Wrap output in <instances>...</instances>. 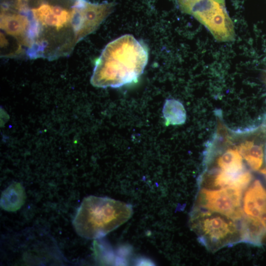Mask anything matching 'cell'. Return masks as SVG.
Instances as JSON below:
<instances>
[{"instance_id":"obj_13","label":"cell","mask_w":266,"mask_h":266,"mask_svg":"<svg viewBox=\"0 0 266 266\" xmlns=\"http://www.w3.org/2000/svg\"><path fill=\"white\" fill-rule=\"evenodd\" d=\"M136 264L137 265H154L153 263L150 260H149L147 259L146 258H140L139 260H138V262L136 263Z\"/></svg>"},{"instance_id":"obj_4","label":"cell","mask_w":266,"mask_h":266,"mask_svg":"<svg viewBox=\"0 0 266 266\" xmlns=\"http://www.w3.org/2000/svg\"><path fill=\"white\" fill-rule=\"evenodd\" d=\"M219 213L200 212L191 218L192 228L206 246L218 248L229 243L237 233L231 218Z\"/></svg>"},{"instance_id":"obj_6","label":"cell","mask_w":266,"mask_h":266,"mask_svg":"<svg viewBox=\"0 0 266 266\" xmlns=\"http://www.w3.org/2000/svg\"><path fill=\"white\" fill-rule=\"evenodd\" d=\"M243 209L249 217L259 219L266 213V189L259 180H255L246 192Z\"/></svg>"},{"instance_id":"obj_3","label":"cell","mask_w":266,"mask_h":266,"mask_svg":"<svg viewBox=\"0 0 266 266\" xmlns=\"http://www.w3.org/2000/svg\"><path fill=\"white\" fill-rule=\"evenodd\" d=\"M132 214L130 204L108 198L90 196L83 200L73 226L80 236L97 239L125 223Z\"/></svg>"},{"instance_id":"obj_8","label":"cell","mask_w":266,"mask_h":266,"mask_svg":"<svg viewBox=\"0 0 266 266\" xmlns=\"http://www.w3.org/2000/svg\"><path fill=\"white\" fill-rule=\"evenodd\" d=\"M252 178L251 173L246 169L237 173L222 171L214 177L212 182L216 187L242 190L248 186Z\"/></svg>"},{"instance_id":"obj_12","label":"cell","mask_w":266,"mask_h":266,"mask_svg":"<svg viewBox=\"0 0 266 266\" xmlns=\"http://www.w3.org/2000/svg\"><path fill=\"white\" fill-rule=\"evenodd\" d=\"M218 166L222 171L237 173L245 170L242 158L236 149H230L226 151L217 159Z\"/></svg>"},{"instance_id":"obj_2","label":"cell","mask_w":266,"mask_h":266,"mask_svg":"<svg viewBox=\"0 0 266 266\" xmlns=\"http://www.w3.org/2000/svg\"><path fill=\"white\" fill-rule=\"evenodd\" d=\"M146 46L131 34L108 43L95 62L91 83L96 87L116 88L136 80L147 64Z\"/></svg>"},{"instance_id":"obj_5","label":"cell","mask_w":266,"mask_h":266,"mask_svg":"<svg viewBox=\"0 0 266 266\" xmlns=\"http://www.w3.org/2000/svg\"><path fill=\"white\" fill-rule=\"evenodd\" d=\"M241 191L233 188H223L216 190L202 189L199 194L198 202L201 207L232 219H238L242 215Z\"/></svg>"},{"instance_id":"obj_14","label":"cell","mask_w":266,"mask_h":266,"mask_svg":"<svg viewBox=\"0 0 266 266\" xmlns=\"http://www.w3.org/2000/svg\"></svg>"},{"instance_id":"obj_9","label":"cell","mask_w":266,"mask_h":266,"mask_svg":"<svg viewBox=\"0 0 266 266\" xmlns=\"http://www.w3.org/2000/svg\"><path fill=\"white\" fill-rule=\"evenodd\" d=\"M266 235V230L259 219L248 216L243 220L241 236L244 241L260 245Z\"/></svg>"},{"instance_id":"obj_1","label":"cell","mask_w":266,"mask_h":266,"mask_svg":"<svg viewBox=\"0 0 266 266\" xmlns=\"http://www.w3.org/2000/svg\"><path fill=\"white\" fill-rule=\"evenodd\" d=\"M113 2L87 0H0V56L67 57L113 11Z\"/></svg>"},{"instance_id":"obj_10","label":"cell","mask_w":266,"mask_h":266,"mask_svg":"<svg viewBox=\"0 0 266 266\" xmlns=\"http://www.w3.org/2000/svg\"><path fill=\"white\" fill-rule=\"evenodd\" d=\"M238 151L251 168L254 170L260 168L264 158L262 145L255 144L251 140H247L239 145Z\"/></svg>"},{"instance_id":"obj_7","label":"cell","mask_w":266,"mask_h":266,"mask_svg":"<svg viewBox=\"0 0 266 266\" xmlns=\"http://www.w3.org/2000/svg\"><path fill=\"white\" fill-rule=\"evenodd\" d=\"M26 198L23 186L20 183L14 182L2 192L0 206L7 211H16L23 205Z\"/></svg>"},{"instance_id":"obj_11","label":"cell","mask_w":266,"mask_h":266,"mask_svg":"<svg viewBox=\"0 0 266 266\" xmlns=\"http://www.w3.org/2000/svg\"><path fill=\"white\" fill-rule=\"evenodd\" d=\"M163 113L167 125H181L186 119V112L183 105L175 99L166 100Z\"/></svg>"}]
</instances>
